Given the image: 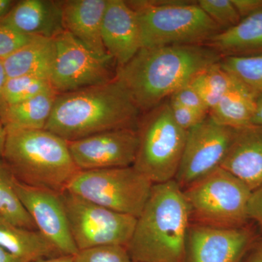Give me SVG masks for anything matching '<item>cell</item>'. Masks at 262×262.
<instances>
[{
  "mask_svg": "<svg viewBox=\"0 0 262 262\" xmlns=\"http://www.w3.org/2000/svg\"><path fill=\"white\" fill-rule=\"evenodd\" d=\"M53 90L51 81L37 76L23 75L8 78L4 89L7 106L17 104Z\"/></svg>",
  "mask_w": 262,
  "mask_h": 262,
  "instance_id": "cell-27",
  "label": "cell"
},
{
  "mask_svg": "<svg viewBox=\"0 0 262 262\" xmlns=\"http://www.w3.org/2000/svg\"><path fill=\"white\" fill-rule=\"evenodd\" d=\"M183 192L193 224L222 228L249 224L248 208L252 191L222 167L193 182Z\"/></svg>",
  "mask_w": 262,
  "mask_h": 262,
  "instance_id": "cell-6",
  "label": "cell"
},
{
  "mask_svg": "<svg viewBox=\"0 0 262 262\" xmlns=\"http://www.w3.org/2000/svg\"><path fill=\"white\" fill-rule=\"evenodd\" d=\"M35 37L17 32L0 20V60L4 61Z\"/></svg>",
  "mask_w": 262,
  "mask_h": 262,
  "instance_id": "cell-30",
  "label": "cell"
},
{
  "mask_svg": "<svg viewBox=\"0 0 262 262\" xmlns=\"http://www.w3.org/2000/svg\"><path fill=\"white\" fill-rule=\"evenodd\" d=\"M235 129L215 122L209 115L187 132L179 170L174 180L182 189L221 166Z\"/></svg>",
  "mask_w": 262,
  "mask_h": 262,
  "instance_id": "cell-11",
  "label": "cell"
},
{
  "mask_svg": "<svg viewBox=\"0 0 262 262\" xmlns=\"http://www.w3.org/2000/svg\"><path fill=\"white\" fill-rule=\"evenodd\" d=\"M57 95L54 90H51L24 102L7 106L0 120L5 127L45 129Z\"/></svg>",
  "mask_w": 262,
  "mask_h": 262,
  "instance_id": "cell-23",
  "label": "cell"
},
{
  "mask_svg": "<svg viewBox=\"0 0 262 262\" xmlns=\"http://www.w3.org/2000/svg\"><path fill=\"white\" fill-rule=\"evenodd\" d=\"M101 37L117 68L126 64L142 48L137 14L127 1L107 0Z\"/></svg>",
  "mask_w": 262,
  "mask_h": 262,
  "instance_id": "cell-15",
  "label": "cell"
},
{
  "mask_svg": "<svg viewBox=\"0 0 262 262\" xmlns=\"http://www.w3.org/2000/svg\"><path fill=\"white\" fill-rule=\"evenodd\" d=\"M139 146L133 166L153 184L174 180L187 131L177 125L168 103H162L139 122Z\"/></svg>",
  "mask_w": 262,
  "mask_h": 262,
  "instance_id": "cell-7",
  "label": "cell"
},
{
  "mask_svg": "<svg viewBox=\"0 0 262 262\" xmlns=\"http://www.w3.org/2000/svg\"><path fill=\"white\" fill-rule=\"evenodd\" d=\"M170 98L175 100L177 102L180 103L181 104L184 105L188 108H192L194 111L206 114V115H208L209 113V110L207 108L199 94L192 87L190 82L176 91L170 96Z\"/></svg>",
  "mask_w": 262,
  "mask_h": 262,
  "instance_id": "cell-32",
  "label": "cell"
},
{
  "mask_svg": "<svg viewBox=\"0 0 262 262\" xmlns=\"http://www.w3.org/2000/svg\"><path fill=\"white\" fill-rule=\"evenodd\" d=\"M221 58L205 45L141 48L126 64L117 67L116 77L140 111L149 112Z\"/></svg>",
  "mask_w": 262,
  "mask_h": 262,
  "instance_id": "cell-1",
  "label": "cell"
},
{
  "mask_svg": "<svg viewBox=\"0 0 262 262\" xmlns=\"http://www.w3.org/2000/svg\"><path fill=\"white\" fill-rule=\"evenodd\" d=\"M16 2L13 0H0V20L10 13Z\"/></svg>",
  "mask_w": 262,
  "mask_h": 262,
  "instance_id": "cell-38",
  "label": "cell"
},
{
  "mask_svg": "<svg viewBox=\"0 0 262 262\" xmlns=\"http://www.w3.org/2000/svg\"><path fill=\"white\" fill-rule=\"evenodd\" d=\"M55 58L54 39L36 37L8 57L3 63L8 78L32 75L51 80Z\"/></svg>",
  "mask_w": 262,
  "mask_h": 262,
  "instance_id": "cell-20",
  "label": "cell"
},
{
  "mask_svg": "<svg viewBox=\"0 0 262 262\" xmlns=\"http://www.w3.org/2000/svg\"><path fill=\"white\" fill-rule=\"evenodd\" d=\"M136 12L142 48L205 45L222 29L198 2L127 1Z\"/></svg>",
  "mask_w": 262,
  "mask_h": 262,
  "instance_id": "cell-5",
  "label": "cell"
},
{
  "mask_svg": "<svg viewBox=\"0 0 262 262\" xmlns=\"http://www.w3.org/2000/svg\"><path fill=\"white\" fill-rule=\"evenodd\" d=\"M168 105L173 120L183 130L188 131L204 120L208 115L194 111L170 98Z\"/></svg>",
  "mask_w": 262,
  "mask_h": 262,
  "instance_id": "cell-31",
  "label": "cell"
},
{
  "mask_svg": "<svg viewBox=\"0 0 262 262\" xmlns=\"http://www.w3.org/2000/svg\"><path fill=\"white\" fill-rule=\"evenodd\" d=\"M8 79L3 61L0 60V117L4 113L7 108L4 99V89Z\"/></svg>",
  "mask_w": 262,
  "mask_h": 262,
  "instance_id": "cell-36",
  "label": "cell"
},
{
  "mask_svg": "<svg viewBox=\"0 0 262 262\" xmlns=\"http://www.w3.org/2000/svg\"><path fill=\"white\" fill-rule=\"evenodd\" d=\"M0 246L22 262L61 255L39 231L22 228L1 215Z\"/></svg>",
  "mask_w": 262,
  "mask_h": 262,
  "instance_id": "cell-21",
  "label": "cell"
},
{
  "mask_svg": "<svg viewBox=\"0 0 262 262\" xmlns=\"http://www.w3.org/2000/svg\"><path fill=\"white\" fill-rule=\"evenodd\" d=\"M68 144L80 170L125 168L135 163L139 135L136 128L117 129L68 141Z\"/></svg>",
  "mask_w": 262,
  "mask_h": 262,
  "instance_id": "cell-12",
  "label": "cell"
},
{
  "mask_svg": "<svg viewBox=\"0 0 262 262\" xmlns=\"http://www.w3.org/2000/svg\"><path fill=\"white\" fill-rule=\"evenodd\" d=\"M251 125L262 126V92L256 95V110Z\"/></svg>",
  "mask_w": 262,
  "mask_h": 262,
  "instance_id": "cell-37",
  "label": "cell"
},
{
  "mask_svg": "<svg viewBox=\"0 0 262 262\" xmlns=\"http://www.w3.org/2000/svg\"><path fill=\"white\" fill-rule=\"evenodd\" d=\"M54 41L56 58L50 80L57 94L106 83L116 77L111 57L98 56L71 33L65 31Z\"/></svg>",
  "mask_w": 262,
  "mask_h": 262,
  "instance_id": "cell-10",
  "label": "cell"
},
{
  "mask_svg": "<svg viewBox=\"0 0 262 262\" xmlns=\"http://www.w3.org/2000/svg\"><path fill=\"white\" fill-rule=\"evenodd\" d=\"M61 196L79 251L104 246L127 248L135 229L136 217L108 209L67 191Z\"/></svg>",
  "mask_w": 262,
  "mask_h": 262,
  "instance_id": "cell-9",
  "label": "cell"
},
{
  "mask_svg": "<svg viewBox=\"0 0 262 262\" xmlns=\"http://www.w3.org/2000/svg\"><path fill=\"white\" fill-rule=\"evenodd\" d=\"M205 46L222 57L262 54V11L241 19L237 25L218 33Z\"/></svg>",
  "mask_w": 262,
  "mask_h": 262,
  "instance_id": "cell-19",
  "label": "cell"
},
{
  "mask_svg": "<svg viewBox=\"0 0 262 262\" xmlns=\"http://www.w3.org/2000/svg\"><path fill=\"white\" fill-rule=\"evenodd\" d=\"M250 221L256 222L262 229V185L251 194L248 208Z\"/></svg>",
  "mask_w": 262,
  "mask_h": 262,
  "instance_id": "cell-33",
  "label": "cell"
},
{
  "mask_svg": "<svg viewBox=\"0 0 262 262\" xmlns=\"http://www.w3.org/2000/svg\"><path fill=\"white\" fill-rule=\"evenodd\" d=\"M33 262H75V256L58 255L53 257L41 258Z\"/></svg>",
  "mask_w": 262,
  "mask_h": 262,
  "instance_id": "cell-39",
  "label": "cell"
},
{
  "mask_svg": "<svg viewBox=\"0 0 262 262\" xmlns=\"http://www.w3.org/2000/svg\"><path fill=\"white\" fill-rule=\"evenodd\" d=\"M241 262H262V237H258Z\"/></svg>",
  "mask_w": 262,
  "mask_h": 262,
  "instance_id": "cell-35",
  "label": "cell"
},
{
  "mask_svg": "<svg viewBox=\"0 0 262 262\" xmlns=\"http://www.w3.org/2000/svg\"><path fill=\"white\" fill-rule=\"evenodd\" d=\"M6 130L3 160L15 178L32 187L65 192L80 171L68 141L46 129L8 127Z\"/></svg>",
  "mask_w": 262,
  "mask_h": 262,
  "instance_id": "cell-4",
  "label": "cell"
},
{
  "mask_svg": "<svg viewBox=\"0 0 262 262\" xmlns=\"http://www.w3.org/2000/svg\"><path fill=\"white\" fill-rule=\"evenodd\" d=\"M106 3L107 0L63 1L65 30L101 57H111L105 49L101 37Z\"/></svg>",
  "mask_w": 262,
  "mask_h": 262,
  "instance_id": "cell-18",
  "label": "cell"
},
{
  "mask_svg": "<svg viewBox=\"0 0 262 262\" xmlns=\"http://www.w3.org/2000/svg\"><path fill=\"white\" fill-rule=\"evenodd\" d=\"M257 237L248 225L222 228L190 224L184 262H241Z\"/></svg>",
  "mask_w": 262,
  "mask_h": 262,
  "instance_id": "cell-14",
  "label": "cell"
},
{
  "mask_svg": "<svg viewBox=\"0 0 262 262\" xmlns=\"http://www.w3.org/2000/svg\"><path fill=\"white\" fill-rule=\"evenodd\" d=\"M0 262H22L0 246Z\"/></svg>",
  "mask_w": 262,
  "mask_h": 262,
  "instance_id": "cell-41",
  "label": "cell"
},
{
  "mask_svg": "<svg viewBox=\"0 0 262 262\" xmlns=\"http://www.w3.org/2000/svg\"><path fill=\"white\" fill-rule=\"evenodd\" d=\"M154 184L134 166L80 170L67 192L114 211L138 218Z\"/></svg>",
  "mask_w": 262,
  "mask_h": 262,
  "instance_id": "cell-8",
  "label": "cell"
},
{
  "mask_svg": "<svg viewBox=\"0 0 262 262\" xmlns=\"http://www.w3.org/2000/svg\"><path fill=\"white\" fill-rule=\"evenodd\" d=\"M256 93L238 82L211 108L208 115L220 125L238 129L251 125Z\"/></svg>",
  "mask_w": 262,
  "mask_h": 262,
  "instance_id": "cell-22",
  "label": "cell"
},
{
  "mask_svg": "<svg viewBox=\"0 0 262 262\" xmlns=\"http://www.w3.org/2000/svg\"><path fill=\"white\" fill-rule=\"evenodd\" d=\"M10 28L26 34L55 39L65 32L63 1L20 0L1 20Z\"/></svg>",
  "mask_w": 262,
  "mask_h": 262,
  "instance_id": "cell-16",
  "label": "cell"
},
{
  "mask_svg": "<svg viewBox=\"0 0 262 262\" xmlns=\"http://www.w3.org/2000/svg\"><path fill=\"white\" fill-rule=\"evenodd\" d=\"M251 191L262 185V126L235 129L228 151L221 164Z\"/></svg>",
  "mask_w": 262,
  "mask_h": 262,
  "instance_id": "cell-17",
  "label": "cell"
},
{
  "mask_svg": "<svg viewBox=\"0 0 262 262\" xmlns=\"http://www.w3.org/2000/svg\"><path fill=\"white\" fill-rule=\"evenodd\" d=\"M14 176L0 160V215L22 228L37 230L14 187Z\"/></svg>",
  "mask_w": 262,
  "mask_h": 262,
  "instance_id": "cell-25",
  "label": "cell"
},
{
  "mask_svg": "<svg viewBox=\"0 0 262 262\" xmlns=\"http://www.w3.org/2000/svg\"><path fill=\"white\" fill-rule=\"evenodd\" d=\"M241 19L262 11V0H232Z\"/></svg>",
  "mask_w": 262,
  "mask_h": 262,
  "instance_id": "cell-34",
  "label": "cell"
},
{
  "mask_svg": "<svg viewBox=\"0 0 262 262\" xmlns=\"http://www.w3.org/2000/svg\"><path fill=\"white\" fill-rule=\"evenodd\" d=\"M238 82L222 68L219 61L200 72L191 80L190 84L210 111Z\"/></svg>",
  "mask_w": 262,
  "mask_h": 262,
  "instance_id": "cell-24",
  "label": "cell"
},
{
  "mask_svg": "<svg viewBox=\"0 0 262 262\" xmlns=\"http://www.w3.org/2000/svg\"><path fill=\"white\" fill-rule=\"evenodd\" d=\"M14 187L37 231L61 255L75 256L79 250L71 234L61 193L32 187L15 178Z\"/></svg>",
  "mask_w": 262,
  "mask_h": 262,
  "instance_id": "cell-13",
  "label": "cell"
},
{
  "mask_svg": "<svg viewBox=\"0 0 262 262\" xmlns=\"http://www.w3.org/2000/svg\"><path fill=\"white\" fill-rule=\"evenodd\" d=\"M7 130L4 124L0 120V160L3 159L6 142Z\"/></svg>",
  "mask_w": 262,
  "mask_h": 262,
  "instance_id": "cell-40",
  "label": "cell"
},
{
  "mask_svg": "<svg viewBox=\"0 0 262 262\" xmlns=\"http://www.w3.org/2000/svg\"><path fill=\"white\" fill-rule=\"evenodd\" d=\"M198 4L223 31L234 27L241 20L232 0H199Z\"/></svg>",
  "mask_w": 262,
  "mask_h": 262,
  "instance_id": "cell-28",
  "label": "cell"
},
{
  "mask_svg": "<svg viewBox=\"0 0 262 262\" xmlns=\"http://www.w3.org/2000/svg\"><path fill=\"white\" fill-rule=\"evenodd\" d=\"M189 206L175 180L153 185L127 246L133 262H184Z\"/></svg>",
  "mask_w": 262,
  "mask_h": 262,
  "instance_id": "cell-3",
  "label": "cell"
},
{
  "mask_svg": "<svg viewBox=\"0 0 262 262\" xmlns=\"http://www.w3.org/2000/svg\"><path fill=\"white\" fill-rule=\"evenodd\" d=\"M220 65L251 91L262 92V54L222 57Z\"/></svg>",
  "mask_w": 262,
  "mask_h": 262,
  "instance_id": "cell-26",
  "label": "cell"
},
{
  "mask_svg": "<svg viewBox=\"0 0 262 262\" xmlns=\"http://www.w3.org/2000/svg\"><path fill=\"white\" fill-rule=\"evenodd\" d=\"M75 262H133L125 246H104L81 250Z\"/></svg>",
  "mask_w": 262,
  "mask_h": 262,
  "instance_id": "cell-29",
  "label": "cell"
},
{
  "mask_svg": "<svg viewBox=\"0 0 262 262\" xmlns=\"http://www.w3.org/2000/svg\"><path fill=\"white\" fill-rule=\"evenodd\" d=\"M141 112L117 77L97 84L57 95L45 129L67 141L105 131L137 129Z\"/></svg>",
  "mask_w": 262,
  "mask_h": 262,
  "instance_id": "cell-2",
  "label": "cell"
}]
</instances>
